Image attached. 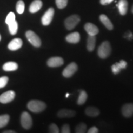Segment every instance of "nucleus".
Returning a JSON list of instances; mask_svg holds the SVG:
<instances>
[{
    "instance_id": "obj_1",
    "label": "nucleus",
    "mask_w": 133,
    "mask_h": 133,
    "mask_svg": "<svg viewBox=\"0 0 133 133\" xmlns=\"http://www.w3.org/2000/svg\"><path fill=\"white\" fill-rule=\"evenodd\" d=\"M27 107L31 112L40 113L46 109V104L43 101H38V100H32L28 103Z\"/></svg>"
},
{
    "instance_id": "obj_2",
    "label": "nucleus",
    "mask_w": 133,
    "mask_h": 133,
    "mask_svg": "<svg viewBox=\"0 0 133 133\" xmlns=\"http://www.w3.org/2000/svg\"><path fill=\"white\" fill-rule=\"evenodd\" d=\"M112 49H111L110 44L109 41H104L101 45L98 48L97 54L98 56L102 59H105L110 54Z\"/></svg>"
},
{
    "instance_id": "obj_3",
    "label": "nucleus",
    "mask_w": 133,
    "mask_h": 133,
    "mask_svg": "<svg viewBox=\"0 0 133 133\" xmlns=\"http://www.w3.org/2000/svg\"><path fill=\"white\" fill-rule=\"evenodd\" d=\"M80 22V17L78 15H72L69 17L65 21V26L69 30H71L79 24Z\"/></svg>"
},
{
    "instance_id": "obj_4",
    "label": "nucleus",
    "mask_w": 133,
    "mask_h": 133,
    "mask_svg": "<svg viewBox=\"0 0 133 133\" xmlns=\"http://www.w3.org/2000/svg\"><path fill=\"white\" fill-rule=\"evenodd\" d=\"M25 36L28 41L31 43L33 46L36 48L40 47L41 45V41L37 35L34 31L28 30L25 33Z\"/></svg>"
},
{
    "instance_id": "obj_5",
    "label": "nucleus",
    "mask_w": 133,
    "mask_h": 133,
    "mask_svg": "<svg viewBox=\"0 0 133 133\" xmlns=\"http://www.w3.org/2000/svg\"><path fill=\"white\" fill-rule=\"evenodd\" d=\"M21 123L24 129H29L32 126V118L31 115L26 112H23L21 115Z\"/></svg>"
},
{
    "instance_id": "obj_6",
    "label": "nucleus",
    "mask_w": 133,
    "mask_h": 133,
    "mask_svg": "<svg viewBox=\"0 0 133 133\" xmlns=\"http://www.w3.org/2000/svg\"><path fill=\"white\" fill-rule=\"evenodd\" d=\"M78 65L75 62H71L70 64L68 65L65 68L62 72V75L64 77L70 78L77 71Z\"/></svg>"
},
{
    "instance_id": "obj_7",
    "label": "nucleus",
    "mask_w": 133,
    "mask_h": 133,
    "mask_svg": "<svg viewBox=\"0 0 133 133\" xmlns=\"http://www.w3.org/2000/svg\"><path fill=\"white\" fill-rule=\"evenodd\" d=\"M54 15V9L52 8H50L47 10V11L44 13L41 19V22L43 25H49L52 22L53 17Z\"/></svg>"
},
{
    "instance_id": "obj_8",
    "label": "nucleus",
    "mask_w": 133,
    "mask_h": 133,
    "mask_svg": "<svg viewBox=\"0 0 133 133\" xmlns=\"http://www.w3.org/2000/svg\"><path fill=\"white\" fill-rule=\"evenodd\" d=\"M16 96V93L14 91H8L0 95V102L2 104H8L12 102Z\"/></svg>"
},
{
    "instance_id": "obj_9",
    "label": "nucleus",
    "mask_w": 133,
    "mask_h": 133,
    "mask_svg": "<svg viewBox=\"0 0 133 133\" xmlns=\"http://www.w3.org/2000/svg\"><path fill=\"white\" fill-rule=\"evenodd\" d=\"M64 59L61 57H52L48 59L47 64L50 67H57L64 64Z\"/></svg>"
},
{
    "instance_id": "obj_10",
    "label": "nucleus",
    "mask_w": 133,
    "mask_h": 133,
    "mask_svg": "<svg viewBox=\"0 0 133 133\" xmlns=\"http://www.w3.org/2000/svg\"><path fill=\"white\" fill-rule=\"evenodd\" d=\"M23 44V41L21 38H14L8 44V49L11 51H17L21 48Z\"/></svg>"
},
{
    "instance_id": "obj_11",
    "label": "nucleus",
    "mask_w": 133,
    "mask_h": 133,
    "mask_svg": "<svg viewBox=\"0 0 133 133\" xmlns=\"http://www.w3.org/2000/svg\"><path fill=\"white\" fill-rule=\"evenodd\" d=\"M121 112L124 117L129 118L133 115V104L128 103L123 105Z\"/></svg>"
},
{
    "instance_id": "obj_12",
    "label": "nucleus",
    "mask_w": 133,
    "mask_h": 133,
    "mask_svg": "<svg viewBox=\"0 0 133 133\" xmlns=\"http://www.w3.org/2000/svg\"><path fill=\"white\" fill-rule=\"evenodd\" d=\"M84 29L88 34L90 36H96L99 33V29L97 26L92 23H86L84 25Z\"/></svg>"
},
{
    "instance_id": "obj_13",
    "label": "nucleus",
    "mask_w": 133,
    "mask_h": 133,
    "mask_svg": "<svg viewBox=\"0 0 133 133\" xmlns=\"http://www.w3.org/2000/svg\"><path fill=\"white\" fill-rule=\"evenodd\" d=\"M127 66V62L124 61H121L119 62H116L112 65V70L115 75L119 74L121 69H126Z\"/></svg>"
},
{
    "instance_id": "obj_14",
    "label": "nucleus",
    "mask_w": 133,
    "mask_h": 133,
    "mask_svg": "<svg viewBox=\"0 0 133 133\" xmlns=\"http://www.w3.org/2000/svg\"><path fill=\"white\" fill-rule=\"evenodd\" d=\"M66 41L70 43H78L80 40V35L78 32L75 31V32L70 33L65 37Z\"/></svg>"
},
{
    "instance_id": "obj_15",
    "label": "nucleus",
    "mask_w": 133,
    "mask_h": 133,
    "mask_svg": "<svg viewBox=\"0 0 133 133\" xmlns=\"http://www.w3.org/2000/svg\"><path fill=\"white\" fill-rule=\"evenodd\" d=\"M76 115L74 110L69 109H62L57 113V116L59 118H71Z\"/></svg>"
},
{
    "instance_id": "obj_16",
    "label": "nucleus",
    "mask_w": 133,
    "mask_h": 133,
    "mask_svg": "<svg viewBox=\"0 0 133 133\" xmlns=\"http://www.w3.org/2000/svg\"><path fill=\"white\" fill-rule=\"evenodd\" d=\"M117 6L118 8L119 14L122 16L126 14L128 9V3L127 0H119Z\"/></svg>"
},
{
    "instance_id": "obj_17",
    "label": "nucleus",
    "mask_w": 133,
    "mask_h": 133,
    "mask_svg": "<svg viewBox=\"0 0 133 133\" xmlns=\"http://www.w3.org/2000/svg\"><path fill=\"white\" fill-rule=\"evenodd\" d=\"M43 3L41 0H35L31 3L29 8V11L31 13L37 12L42 8Z\"/></svg>"
},
{
    "instance_id": "obj_18",
    "label": "nucleus",
    "mask_w": 133,
    "mask_h": 133,
    "mask_svg": "<svg viewBox=\"0 0 133 133\" xmlns=\"http://www.w3.org/2000/svg\"><path fill=\"white\" fill-rule=\"evenodd\" d=\"M100 21H101V22L104 24V25L105 26L106 28L109 30H112L114 29V25H113L112 23L111 22V21H110V19L108 18L107 16L104 14L101 15L99 17Z\"/></svg>"
},
{
    "instance_id": "obj_19",
    "label": "nucleus",
    "mask_w": 133,
    "mask_h": 133,
    "mask_svg": "<svg viewBox=\"0 0 133 133\" xmlns=\"http://www.w3.org/2000/svg\"><path fill=\"white\" fill-rule=\"evenodd\" d=\"M18 69V64L15 62H8L3 65V69L6 71H15Z\"/></svg>"
},
{
    "instance_id": "obj_20",
    "label": "nucleus",
    "mask_w": 133,
    "mask_h": 133,
    "mask_svg": "<svg viewBox=\"0 0 133 133\" xmlns=\"http://www.w3.org/2000/svg\"><path fill=\"white\" fill-rule=\"evenodd\" d=\"M85 114L86 115L91 116V117H96L100 114V111L97 108L90 106L86 109Z\"/></svg>"
},
{
    "instance_id": "obj_21",
    "label": "nucleus",
    "mask_w": 133,
    "mask_h": 133,
    "mask_svg": "<svg viewBox=\"0 0 133 133\" xmlns=\"http://www.w3.org/2000/svg\"><path fill=\"white\" fill-rule=\"evenodd\" d=\"M96 41V38L95 36L89 35V37H88L87 40V49L90 52L92 51L95 48Z\"/></svg>"
},
{
    "instance_id": "obj_22",
    "label": "nucleus",
    "mask_w": 133,
    "mask_h": 133,
    "mask_svg": "<svg viewBox=\"0 0 133 133\" xmlns=\"http://www.w3.org/2000/svg\"><path fill=\"white\" fill-rule=\"evenodd\" d=\"M88 98V94L85 91H80L79 92V95L78 96V99L77 101L78 105H83L86 102V100Z\"/></svg>"
},
{
    "instance_id": "obj_23",
    "label": "nucleus",
    "mask_w": 133,
    "mask_h": 133,
    "mask_svg": "<svg viewBox=\"0 0 133 133\" xmlns=\"http://www.w3.org/2000/svg\"><path fill=\"white\" fill-rule=\"evenodd\" d=\"M10 116L9 115L4 114L0 115V128H4L9 123Z\"/></svg>"
},
{
    "instance_id": "obj_24",
    "label": "nucleus",
    "mask_w": 133,
    "mask_h": 133,
    "mask_svg": "<svg viewBox=\"0 0 133 133\" xmlns=\"http://www.w3.org/2000/svg\"><path fill=\"white\" fill-rule=\"evenodd\" d=\"M9 27V31L12 35H15L17 34L18 30V23L16 21L12 22V23L8 25Z\"/></svg>"
},
{
    "instance_id": "obj_25",
    "label": "nucleus",
    "mask_w": 133,
    "mask_h": 133,
    "mask_svg": "<svg viewBox=\"0 0 133 133\" xmlns=\"http://www.w3.org/2000/svg\"><path fill=\"white\" fill-rule=\"evenodd\" d=\"M25 10V3L22 0H19L16 4L17 12L19 14H23Z\"/></svg>"
},
{
    "instance_id": "obj_26",
    "label": "nucleus",
    "mask_w": 133,
    "mask_h": 133,
    "mask_svg": "<svg viewBox=\"0 0 133 133\" xmlns=\"http://www.w3.org/2000/svg\"><path fill=\"white\" fill-rule=\"evenodd\" d=\"M87 129V126L86 124L81 123L76 126L75 132L76 133H84Z\"/></svg>"
},
{
    "instance_id": "obj_27",
    "label": "nucleus",
    "mask_w": 133,
    "mask_h": 133,
    "mask_svg": "<svg viewBox=\"0 0 133 133\" xmlns=\"http://www.w3.org/2000/svg\"><path fill=\"white\" fill-rule=\"evenodd\" d=\"M16 21V15L14 12H10L9 14H8L7 17H6V20H5V22L7 25H9L11 23H12V22Z\"/></svg>"
},
{
    "instance_id": "obj_28",
    "label": "nucleus",
    "mask_w": 133,
    "mask_h": 133,
    "mask_svg": "<svg viewBox=\"0 0 133 133\" xmlns=\"http://www.w3.org/2000/svg\"><path fill=\"white\" fill-rule=\"evenodd\" d=\"M68 0H56V3L59 9H64L67 5Z\"/></svg>"
},
{
    "instance_id": "obj_29",
    "label": "nucleus",
    "mask_w": 133,
    "mask_h": 133,
    "mask_svg": "<svg viewBox=\"0 0 133 133\" xmlns=\"http://www.w3.org/2000/svg\"><path fill=\"white\" fill-rule=\"evenodd\" d=\"M8 81H9V78L6 76H1L0 78V89L3 88L6 86L8 84Z\"/></svg>"
},
{
    "instance_id": "obj_30",
    "label": "nucleus",
    "mask_w": 133,
    "mask_h": 133,
    "mask_svg": "<svg viewBox=\"0 0 133 133\" xmlns=\"http://www.w3.org/2000/svg\"><path fill=\"white\" fill-rule=\"evenodd\" d=\"M49 132L51 133H58L59 132V129L56 124L52 123L49 126Z\"/></svg>"
},
{
    "instance_id": "obj_31",
    "label": "nucleus",
    "mask_w": 133,
    "mask_h": 133,
    "mask_svg": "<svg viewBox=\"0 0 133 133\" xmlns=\"http://www.w3.org/2000/svg\"><path fill=\"white\" fill-rule=\"evenodd\" d=\"M62 133H70L71 132L70 128V126L69 124H65L62 126Z\"/></svg>"
},
{
    "instance_id": "obj_32",
    "label": "nucleus",
    "mask_w": 133,
    "mask_h": 133,
    "mask_svg": "<svg viewBox=\"0 0 133 133\" xmlns=\"http://www.w3.org/2000/svg\"><path fill=\"white\" fill-rule=\"evenodd\" d=\"M124 37L127 38L128 40H132L133 39V35L131 31H127V32H126L125 34H124Z\"/></svg>"
},
{
    "instance_id": "obj_33",
    "label": "nucleus",
    "mask_w": 133,
    "mask_h": 133,
    "mask_svg": "<svg viewBox=\"0 0 133 133\" xmlns=\"http://www.w3.org/2000/svg\"><path fill=\"white\" fill-rule=\"evenodd\" d=\"M98 132H99V130L96 126H92L88 131V133H97Z\"/></svg>"
},
{
    "instance_id": "obj_34",
    "label": "nucleus",
    "mask_w": 133,
    "mask_h": 133,
    "mask_svg": "<svg viewBox=\"0 0 133 133\" xmlns=\"http://www.w3.org/2000/svg\"><path fill=\"white\" fill-rule=\"evenodd\" d=\"M114 0H100V3L102 5H107L111 3Z\"/></svg>"
},
{
    "instance_id": "obj_35",
    "label": "nucleus",
    "mask_w": 133,
    "mask_h": 133,
    "mask_svg": "<svg viewBox=\"0 0 133 133\" xmlns=\"http://www.w3.org/2000/svg\"><path fill=\"white\" fill-rule=\"evenodd\" d=\"M15 132H16V131H12V130H7V131H3V133H15Z\"/></svg>"
},
{
    "instance_id": "obj_36",
    "label": "nucleus",
    "mask_w": 133,
    "mask_h": 133,
    "mask_svg": "<svg viewBox=\"0 0 133 133\" xmlns=\"http://www.w3.org/2000/svg\"><path fill=\"white\" fill-rule=\"evenodd\" d=\"M70 96V94H69V93H67V94H66V95H65V97H69V96Z\"/></svg>"
},
{
    "instance_id": "obj_37",
    "label": "nucleus",
    "mask_w": 133,
    "mask_h": 133,
    "mask_svg": "<svg viewBox=\"0 0 133 133\" xmlns=\"http://www.w3.org/2000/svg\"><path fill=\"white\" fill-rule=\"evenodd\" d=\"M131 11H132V13H133V5L132 6V9H131Z\"/></svg>"
},
{
    "instance_id": "obj_38",
    "label": "nucleus",
    "mask_w": 133,
    "mask_h": 133,
    "mask_svg": "<svg viewBox=\"0 0 133 133\" xmlns=\"http://www.w3.org/2000/svg\"><path fill=\"white\" fill-rule=\"evenodd\" d=\"M1 40V35H0V41Z\"/></svg>"
}]
</instances>
